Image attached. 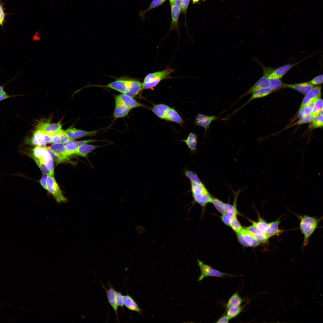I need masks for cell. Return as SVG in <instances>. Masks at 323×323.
Returning a JSON list of instances; mask_svg holds the SVG:
<instances>
[{"mask_svg":"<svg viewBox=\"0 0 323 323\" xmlns=\"http://www.w3.org/2000/svg\"><path fill=\"white\" fill-rule=\"evenodd\" d=\"M65 145L62 144H54L47 148L54 153L60 156L68 157L65 148Z\"/></svg>","mask_w":323,"mask_h":323,"instance_id":"cell-31","label":"cell"},{"mask_svg":"<svg viewBox=\"0 0 323 323\" xmlns=\"http://www.w3.org/2000/svg\"><path fill=\"white\" fill-rule=\"evenodd\" d=\"M269 223V228L266 233V235L269 238L273 236L278 235L284 231L279 228V225L280 223L279 219Z\"/></svg>","mask_w":323,"mask_h":323,"instance_id":"cell-28","label":"cell"},{"mask_svg":"<svg viewBox=\"0 0 323 323\" xmlns=\"http://www.w3.org/2000/svg\"><path fill=\"white\" fill-rule=\"evenodd\" d=\"M304 108H303L300 111L298 112V114L297 115L298 118H301L303 116L304 112Z\"/></svg>","mask_w":323,"mask_h":323,"instance_id":"cell-53","label":"cell"},{"mask_svg":"<svg viewBox=\"0 0 323 323\" xmlns=\"http://www.w3.org/2000/svg\"><path fill=\"white\" fill-rule=\"evenodd\" d=\"M229 319L227 316H223L220 318L216 322V323H228Z\"/></svg>","mask_w":323,"mask_h":323,"instance_id":"cell-52","label":"cell"},{"mask_svg":"<svg viewBox=\"0 0 323 323\" xmlns=\"http://www.w3.org/2000/svg\"><path fill=\"white\" fill-rule=\"evenodd\" d=\"M99 130L91 131H87L77 129L72 127H70L64 131L65 134L72 140L78 139L86 136H93L95 135Z\"/></svg>","mask_w":323,"mask_h":323,"instance_id":"cell-11","label":"cell"},{"mask_svg":"<svg viewBox=\"0 0 323 323\" xmlns=\"http://www.w3.org/2000/svg\"><path fill=\"white\" fill-rule=\"evenodd\" d=\"M322 109L323 100L319 97L316 101L311 113L316 118L319 114Z\"/></svg>","mask_w":323,"mask_h":323,"instance_id":"cell-39","label":"cell"},{"mask_svg":"<svg viewBox=\"0 0 323 323\" xmlns=\"http://www.w3.org/2000/svg\"><path fill=\"white\" fill-rule=\"evenodd\" d=\"M237 215V214L226 211L222 214V215L221 217V219L226 225L229 226L230 223L233 217Z\"/></svg>","mask_w":323,"mask_h":323,"instance_id":"cell-42","label":"cell"},{"mask_svg":"<svg viewBox=\"0 0 323 323\" xmlns=\"http://www.w3.org/2000/svg\"><path fill=\"white\" fill-rule=\"evenodd\" d=\"M174 0H169L170 4L173 3Z\"/></svg>","mask_w":323,"mask_h":323,"instance_id":"cell-56","label":"cell"},{"mask_svg":"<svg viewBox=\"0 0 323 323\" xmlns=\"http://www.w3.org/2000/svg\"><path fill=\"white\" fill-rule=\"evenodd\" d=\"M115 104H121L127 106L131 110L138 107H146L129 96L125 94L121 93L115 97Z\"/></svg>","mask_w":323,"mask_h":323,"instance_id":"cell-9","label":"cell"},{"mask_svg":"<svg viewBox=\"0 0 323 323\" xmlns=\"http://www.w3.org/2000/svg\"><path fill=\"white\" fill-rule=\"evenodd\" d=\"M314 87L310 81L294 84L283 83L282 87L290 88L306 95Z\"/></svg>","mask_w":323,"mask_h":323,"instance_id":"cell-17","label":"cell"},{"mask_svg":"<svg viewBox=\"0 0 323 323\" xmlns=\"http://www.w3.org/2000/svg\"><path fill=\"white\" fill-rule=\"evenodd\" d=\"M269 87L273 91L278 89L282 87V83L281 79L269 78Z\"/></svg>","mask_w":323,"mask_h":323,"instance_id":"cell-40","label":"cell"},{"mask_svg":"<svg viewBox=\"0 0 323 323\" xmlns=\"http://www.w3.org/2000/svg\"><path fill=\"white\" fill-rule=\"evenodd\" d=\"M36 162L42 173L47 176H53L51 172L47 167L44 160L43 159H38L36 158H32Z\"/></svg>","mask_w":323,"mask_h":323,"instance_id":"cell-36","label":"cell"},{"mask_svg":"<svg viewBox=\"0 0 323 323\" xmlns=\"http://www.w3.org/2000/svg\"><path fill=\"white\" fill-rule=\"evenodd\" d=\"M47 150L50 154L53 161L56 162L58 163L65 162H68L72 164L73 163L68 157L62 156L57 154L53 152L47 147Z\"/></svg>","mask_w":323,"mask_h":323,"instance_id":"cell-34","label":"cell"},{"mask_svg":"<svg viewBox=\"0 0 323 323\" xmlns=\"http://www.w3.org/2000/svg\"><path fill=\"white\" fill-rule=\"evenodd\" d=\"M109 288L107 289L104 285L103 284V288L104 289L106 293V296L108 302L113 309L116 317L117 321L119 322L118 317V306L117 305L115 298V290L111 283L108 284Z\"/></svg>","mask_w":323,"mask_h":323,"instance_id":"cell-16","label":"cell"},{"mask_svg":"<svg viewBox=\"0 0 323 323\" xmlns=\"http://www.w3.org/2000/svg\"><path fill=\"white\" fill-rule=\"evenodd\" d=\"M48 191L53 196L58 202H65L66 198L63 195L59 186L53 176H47L46 180Z\"/></svg>","mask_w":323,"mask_h":323,"instance_id":"cell-6","label":"cell"},{"mask_svg":"<svg viewBox=\"0 0 323 323\" xmlns=\"http://www.w3.org/2000/svg\"><path fill=\"white\" fill-rule=\"evenodd\" d=\"M143 89V83L135 79H131L125 94L134 97Z\"/></svg>","mask_w":323,"mask_h":323,"instance_id":"cell-18","label":"cell"},{"mask_svg":"<svg viewBox=\"0 0 323 323\" xmlns=\"http://www.w3.org/2000/svg\"><path fill=\"white\" fill-rule=\"evenodd\" d=\"M229 226L237 233L240 232L243 228L240 223L237 219V215L233 217L230 223Z\"/></svg>","mask_w":323,"mask_h":323,"instance_id":"cell-41","label":"cell"},{"mask_svg":"<svg viewBox=\"0 0 323 323\" xmlns=\"http://www.w3.org/2000/svg\"><path fill=\"white\" fill-rule=\"evenodd\" d=\"M175 71V69L167 67L163 70L148 74L145 77L143 83V89H151L162 80L171 78L170 75Z\"/></svg>","mask_w":323,"mask_h":323,"instance_id":"cell-2","label":"cell"},{"mask_svg":"<svg viewBox=\"0 0 323 323\" xmlns=\"http://www.w3.org/2000/svg\"><path fill=\"white\" fill-rule=\"evenodd\" d=\"M115 298L116 302L118 306L124 309V304L123 299V295L121 292L116 290L115 292Z\"/></svg>","mask_w":323,"mask_h":323,"instance_id":"cell-46","label":"cell"},{"mask_svg":"<svg viewBox=\"0 0 323 323\" xmlns=\"http://www.w3.org/2000/svg\"><path fill=\"white\" fill-rule=\"evenodd\" d=\"M211 203L220 213L223 214L226 211L225 203L220 200L213 197Z\"/></svg>","mask_w":323,"mask_h":323,"instance_id":"cell-38","label":"cell"},{"mask_svg":"<svg viewBox=\"0 0 323 323\" xmlns=\"http://www.w3.org/2000/svg\"><path fill=\"white\" fill-rule=\"evenodd\" d=\"M103 146L89 144H84L78 147L73 152V155H75L83 157L86 158L88 154L94 150L103 147Z\"/></svg>","mask_w":323,"mask_h":323,"instance_id":"cell-20","label":"cell"},{"mask_svg":"<svg viewBox=\"0 0 323 323\" xmlns=\"http://www.w3.org/2000/svg\"><path fill=\"white\" fill-rule=\"evenodd\" d=\"M245 228L260 243L264 244L268 243L269 238L263 231L255 226L252 225Z\"/></svg>","mask_w":323,"mask_h":323,"instance_id":"cell-22","label":"cell"},{"mask_svg":"<svg viewBox=\"0 0 323 323\" xmlns=\"http://www.w3.org/2000/svg\"><path fill=\"white\" fill-rule=\"evenodd\" d=\"M261 66L263 69L262 76L252 86L248 89L247 91L238 98L237 102L245 96L251 94L259 89L269 87L268 77L275 68L265 67L258 61L255 60Z\"/></svg>","mask_w":323,"mask_h":323,"instance_id":"cell-3","label":"cell"},{"mask_svg":"<svg viewBox=\"0 0 323 323\" xmlns=\"http://www.w3.org/2000/svg\"><path fill=\"white\" fill-rule=\"evenodd\" d=\"M166 0H153L148 7L145 10H140L139 16L142 19H144L145 14L150 10L162 4Z\"/></svg>","mask_w":323,"mask_h":323,"instance_id":"cell-33","label":"cell"},{"mask_svg":"<svg viewBox=\"0 0 323 323\" xmlns=\"http://www.w3.org/2000/svg\"><path fill=\"white\" fill-rule=\"evenodd\" d=\"M131 79L125 77L119 78L116 80L106 85H98V86L114 89L121 93L125 94Z\"/></svg>","mask_w":323,"mask_h":323,"instance_id":"cell-10","label":"cell"},{"mask_svg":"<svg viewBox=\"0 0 323 323\" xmlns=\"http://www.w3.org/2000/svg\"><path fill=\"white\" fill-rule=\"evenodd\" d=\"M170 108V107L166 104L159 103L153 105L151 110L159 118L165 120L167 112Z\"/></svg>","mask_w":323,"mask_h":323,"instance_id":"cell-23","label":"cell"},{"mask_svg":"<svg viewBox=\"0 0 323 323\" xmlns=\"http://www.w3.org/2000/svg\"><path fill=\"white\" fill-rule=\"evenodd\" d=\"M4 86L0 85V94L5 92L4 90Z\"/></svg>","mask_w":323,"mask_h":323,"instance_id":"cell-54","label":"cell"},{"mask_svg":"<svg viewBox=\"0 0 323 323\" xmlns=\"http://www.w3.org/2000/svg\"><path fill=\"white\" fill-rule=\"evenodd\" d=\"M131 109L121 104H115L113 116L115 119L123 118L127 115Z\"/></svg>","mask_w":323,"mask_h":323,"instance_id":"cell-27","label":"cell"},{"mask_svg":"<svg viewBox=\"0 0 323 323\" xmlns=\"http://www.w3.org/2000/svg\"><path fill=\"white\" fill-rule=\"evenodd\" d=\"M51 136L36 129L32 137L26 139L25 143L28 144L45 147L46 144L51 142Z\"/></svg>","mask_w":323,"mask_h":323,"instance_id":"cell-5","label":"cell"},{"mask_svg":"<svg viewBox=\"0 0 323 323\" xmlns=\"http://www.w3.org/2000/svg\"><path fill=\"white\" fill-rule=\"evenodd\" d=\"M272 91L269 87L261 89L256 91L252 93L251 97L244 105L233 112L232 115L234 114L253 100L265 97L270 94Z\"/></svg>","mask_w":323,"mask_h":323,"instance_id":"cell-19","label":"cell"},{"mask_svg":"<svg viewBox=\"0 0 323 323\" xmlns=\"http://www.w3.org/2000/svg\"><path fill=\"white\" fill-rule=\"evenodd\" d=\"M315 118V117L311 113L308 116L301 117L297 121L292 124L291 125V126H293L297 125L312 122Z\"/></svg>","mask_w":323,"mask_h":323,"instance_id":"cell-43","label":"cell"},{"mask_svg":"<svg viewBox=\"0 0 323 323\" xmlns=\"http://www.w3.org/2000/svg\"><path fill=\"white\" fill-rule=\"evenodd\" d=\"M305 58L296 63L287 64L280 67L275 68L268 77L269 78L281 79L283 76L291 68L302 62Z\"/></svg>","mask_w":323,"mask_h":323,"instance_id":"cell-15","label":"cell"},{"mask_svg":"<svg viewBox=\"0 0 323 323\" xmlns=\"http://www.w3.org/2000/svg\"><path fill=\"white\" fill-rule=\"evenodd\" d=\"M243 307L240 306L233 307L227 309L226 316L231 319L236 317L242 311Z\"/></svg>","mask_w":323,"mask_h":323,"instance_id":"cell-37","label":"cell"},{"mask_svg":"<svg viewBox=\"0 0 323 323\" xmlns=\"http://www.w3.org/2000/svg\"><path fill=\"white\" fill-rule=\"evenodd\" d=\"M45 147L36 146L31 150L28 155L32 158H34L38 159H42L45 150Z\"/></svg>","mask_w":323,"mask_h":323,"instance_id":"cell-32","label":"cell"},{"mask_svg":"<svg viewBox=\"0 0 323 323\" xmlns=\"http://www.w3.org/2000/svg\"><path fill=\"white\" fill-rule=\"evenodd\" d=\"M172 22L170 27V30H176L178 31V19L180 10V5H177L173 3L171 4Z\"/></svg>","mask_w":323,"mask_h":323,"instance_id":"cell-25","label":"cell"},{"mask_svg":"<svg viewBox=\"0 0 323 323\" xmlns=\"http://www.w3.org/2000/svg\"><path fill=\"white\" fill-rule=\"evenodd\" d=\"M124 305L129 310L143 315L142 310L139 307L134 299L128 294L123 295Z\"/></svg>","mask_w":323,"mask_h":323,"instance_id":"cell-21","label":"cell"},{"mask_svg":"<svg viewBox=\"0 0 323 323\" xmlns=\"http://www.w3.org/2000/svg\"><path fill=\"white\" fill-rule=\"evenodd\" d=\"M243 301L237 292L233 294L230 297L226 304L227 309L231 307L240 306Z\"/></svg>","mask_w":323,"mask_h":323,"instance_id":"cell-29","label":"cell"},{"mask_svg":"<svg viewBox=\"0 0 323 323\" xmlns=\"http://www.w3.org/2000/svg\"><path fill=\"white\" fill-rule=\"evenodd\" d=\"M47 176L46 175H43L40 180V183L41 186L45 189L48 191L47 185L46 180Z\"/></svg>","mask_w":323,"mask_h":323,"instance_id":"cell-50","label":"cell"},{"mask_svg":"<svg viewBox=\"0 0 323 323\" xmlns=\"http://www.w3.org/2000/svg\"><path fill=\"white\" fill-rule=\"evenodd\" d=\"M298 217L300 220V228L304 236L303 247L308 244L309 238L318 228L320 220L307 215L299 216Z\"/></svg>","mask_w":323,"mask_h":323,"instance_id":"cell-1","label":"cell"},{"mask_svg":"<svg viewBox=\"0 0 323 323\" xmlns=\"http://www.w3.org/2000/svg\"><path fill=\"white\" fill-rule=\"evenodd\" d=\"M36 129L51 137L55 134L61 132L63 131L62 129V125L60 122L55 123H51L48 122H40L37 125Z\"/></svg>","mask_w":323,"mask_h":323,"instance_id":"cell-8","label":"cell"},{"mask_svg":"<svg viewBox=\"0 0 323 323\" xmlns=\"http://www.w3.org/2000/svg\"><path fill=\"white\" fill-rule=\"evenodd\" d=\"M321 89V86H317L313 87L309 92L306 94L302 100L298 112L300 111L315 99L320 97Z\"/></svg>","mask_w":323,"mask_h":323,"instance_id":"cell-13","label":"cell"},{"mask_svg":"<svg viewBox=\"0 0 323 323\" xmlns=\"http://www.w3.org/2000/svg\"><path fill=\"white\" fill-rule=\"evenodd\" d=\"M16 95H10L6 93L5 92L0 94V101H1L4 100L11 97L16 96Z\"/></svg>","mask_w":323,"mask_h":323,"instance_id":"cell-51","label":"cell"},{"mask_svg":"<svg viewBox=\"0 0 323 323\" xmlns=\"http://www.w3.org/2000/svg\"><path fill=\"white\" fill-rule=\"evenodd\" d=\"M190 0H180V9L182 12H185L188 8Z\"/></svg>","mask_w":323,"mask_h":323,"instance_id":"cell-48","label":"cell"},{"mask_svg":"<svg viewBox=\"0 0 323 323\" xmlns=\"http://www.w3.org/2000/svg\"><path fill=\"white\" fill-rule=\"evenodd\" d=\"M258 218V221L252 222V225L263 231L265 234L269 228L270 223L267 222L260 217Z\"/></svg>","mask_w":323,"mask_h":323,"instance_id":"cell-30","label":"cell"},{"mask_svg":"<svg viewBox=\"0 0 323 323\" xmlns=\"http://www.w3.org/2000/svg\"><path fill=\"white\" fill-rule=\"evenodd\" d=\"M237 236L239 242L244 246L255 247L260 244L246 228H242L237 233Z\"/></svg>","mask_w":323,"mask_h":323,"instance_id":"cell-7","label":"cell"},{"mask_svg":"<svg viewBox=\"0 0 323 323\" xmlns=\"http://www.w3.org/2000/svg\"><path fill=\"white\" fill-rule=\"evenodd\" d=\"M182 141L185 143L191 153L196 152L197 144V137L196 134L190 132L187 138Z\"/></svg>","mask_w":323,"mask_h":323,"instance_id":"cell-26","label":"cell"},{"mask_svg":"<svg viewBox=\"0 0 323 323\" xmlns=\"http://www.w3.org/2000/svg\"><path fill=\"white\" fill-rule=\"evenodd\" d=\"M323 74H321L315 77L310 82L313 86L317 85L323 83Z\"/></svg>","mask_w":323,"mask_h":323,"instance_id":"cell-47","label":"cell"},{"mask_svg":"<svg viewBox=\"0 0 323 323\" xmlns=\"http://www.w3.org/2000/svg\"><path fill=\"white\" fill-rule=\"evenodd\" d=\"M192 194L194 202L199 204L203 211L207 204L211 202L213 198L208 191Z\"/></svg>","mask_w":323,"mask_h":323,"instance_id":"cell-14","label":"cell"},{"mask_svg":"<svg viewBox=\"0 0 323 323\" xmlns=\"http://www.w3.org/2000/svg\"><path fill=\"white\" fill-rule=\"evenodd\" d=\"M192 0L193 1V3H195L197 2L198 1H200V0ZM202 0L205 1V0Z\"/></svg>","mask_w":323,"mask_h":323,"instance_id":"cell-55","label":"cell"},{"mask_svg":"<svg viewBox=\"0 0 323 323\" xmlns=\"http://www.w3.org/2000/svg\"><path fill=\"white\" fill-rule=\"evenodd\" d=\"M319 98H318L315 99L304 107L303 115L302 117H306L308 116L311 114L314 105L316 101Z\"/></svg>","mask_w":323,"mask_h":323,"instance_id":"cell-45","label":"cell"},{"mask_svg":"<svg viewBox=\"0 0 323 323\" xmlns=\"http://www.w3.org/2000/svg\"><path fill=\"white\" fill-rule=\"evenodd\" d=\"M311 127L315 129L322 127L323 126V115L319 114L312 121Z\"/></svg>","mask_w":323,"mask_h":323,"instance_id":"cell-44","label":"cell"},{"mask_svg":"<svg viewBox=\"0 0 323 323\" xmlns=\"http://www.w3.org/2000/svg\"><path fill=\"white\" fill-rule=\"evenodd\" d=\"M219 118L215 115L208 116L199 113L195 119L194 124L196 126L201 127L204 128L205 132H207L208 128L211 122Z\"/></svg>","mask_w":323,"mask_h":323,"instance_id":"cell-12","label":"cell"},{"mask_svg":"<svg viewBox=\"0 0 323 323\" xmlns=\"http://www.w3.org/2000/svg\"><path fill=\"white\" fill-rule=\"evenodd\" d=\"M184 174L190 181L200 185H203L197 174L191 170L186 169L184 170Z\"/></svg>","mask_w":323,"mask_h":323,"instance_id":"cell-35","label":"cell"},{"mask_svg":"<svg viewBox=\"0 0 323 323\" xmlns=\"http://www.w3.org/2000/svg\"><path fill=\"white\" fill-rule=\"evenodd\" d=\"M5 17V13L4 8L2 5L0 3V26L3 25Z\"/></svg>","mask_w":323,"mask_h":323,"instance_id":"cell-49","label":"cell"},{"mask_svg":"<svg viewBox=\"0 0 323 323\" xmlns=\"http://www.w3.org/2000/svg\"><path fill=\"white\" fill-rule=\"evenodd\" d=\"M197 263L199 267L201 274L198 278V281H202L205 278L208 276L221 277L225 276H232L229 274L214 269L203 262L197 260Z\"/></svg>","mask_w":323,"mask_h":323,"instance_id":"cell-4","label":"cell"},{"mask_svg":"<svg viewBox=\"0 0 323 323\" xmlns=\"http://www.w3.org/2000/svg\"><path fill=\"white\" fill-rule=\"evenodd\" d=\"M165 120L176 123L182 126L185 123L184 120L177 111L174 108L170 107L167 112Z\"/></svg>","mask_w":323,"mask_h":323,"instance_id":"cell-24","label":"cell"}]
</instances>
